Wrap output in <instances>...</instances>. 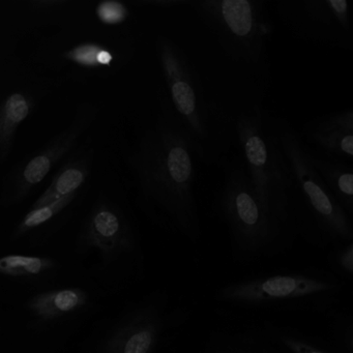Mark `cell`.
<instances>
[{"label": "cell", "mask_w": 353, "mask_h": 353, "mask_svg": "<svg viewBox=\"0 0 353 353\" xmlns=\"http://www.w3.org/2000/svg\"><path fill=\"white\" fill-rule=\"evenodd\" d=\"M112 297L88 281L0 303V353H65Z\"/></svg>", "instance_id": "1"}, {"label": "cell", "mask_w": 353, "mask_h": 353, "mask_svg": "<svg viewBox=\"0 0 353 353\" xmlns=\"http://www.w3.org/2000/svg\"><path fill=\"white\" fill-rule=\"evenodd\" d=\"M65 254L86 266L112 296L143 282L148 258L127 214L109 203L97 204L80 222Z\"/></svg>", "instance_id": "2"}, {"label": "cell", "mask_w": 353, "mask_h": 353, "mask_svg": "<svg viewBox=\"0 0 353 353\" xmlns=\"http://www.w3.org/2000/svg\"><path fill=\"white\" fill-rule=\"evenodd\" d=\"M188 313L166 291H148L115 313L99 316L72 353H156Z\"/></svg>", "instance_id": "3"}, {"label": "cell", "mask_w": 353, "mask_h": 353, "mask_svg": "<svg viewBox=\"0 0 353 353\" xmlns=\"http://www.w3.org/2000/svg\"><path fill=\"white\" fill-rule=\"evenodd\" d=\"M223 216L237 261L274 257L294 243L296 225L288 203L262 195L251 181L232 183L223 200Z\"/></svg>", "instance_id": "4"}, {"label": "cell", "mask_w": 353, "mask_h": 353, "mask_svg": "<svg viewBox=\"0 0 353 353\" xmlns=\"http://www.w3.org/2000/svg\"><path fill=\"white\" fill-rule=\"evenodd\" d=\"M342 285L324 272L270 274L230 283L221 287L216 299L241 307H268L295 301H320L339 294Z\"/></svg>", "instance_id": "5"}, {"label": "cell", "mask_w": 353, "mask_h": 353, "mask_svg": "<svg viewBox=\"0 0 353 353\" xmlns=\"http://www.w3.org/2000/svg\"><path fill=\"white\" fill-rule=\"evenodd\" d=\"M88 281H96L88 268L65 254L0 249V303Z\"/></svg>", "instance_id": "6"}, {"label": "cell", "mask_w": 353, "mask_h": 353, "mask_svg": "<svg viewBox=\"0 0 353 353\" xmlns=\"http://www.w3.org/2000/svg\"><path fill=\"white\" fill-rule=\"evenodd\" d=\"M241 145L251 171V183L262 195L278 201L287 202L283 195V174L279 157L265 134L254 125H245L241 133Z\"/></svg>", "instance_id": "7"}, {"label": "cell", "mask_w": 353, "mask_h": 353, "mask_svg": "<svg viewBox=\"0 0 353 353\" xmlns=\"http://www.w3.org/2000/svg\"><path fill=\"white\" fill-rule=\"evenodd\" d=\"M293 168H296L297 181L301 185L303 197L313 212V216L319 223L320 228L328 235L343 241H352L353 231L344 208L336 201L326 185L316 174H311L301 161L294 157L290 158Z\"/></svg>", "instance_id": "8"}, {"label": "cell", "mask_w": 353, "mask_h": 353, "mask_svg": "<svg viewBox=\"0 0 353 353\" xmlns=\"http://www.w3.org/2000/svg\"><path fill=\"white\" fill-rule=\"evenodd\" d=\"M205 353H287L279 344L274 327L214 330L208 336Z\"/></svg>", "instance_id": "9"}, {"label": "cell", "mask_w": 353, "mask_h": 353, "mask_svg": "<svg viewBox=\"0 0 353 353\" xmlns=\"http://www.w3.org/2000/svg\"><path fill=\"white\" fill-rule=\"evenodd\" d=\"M77 132H69L57 138L46 150L32 158L22 169L15 181V201L23 199L26 194L40 183L50 172L52 167L72 148Z\"/></svg>", "instance_id": "10"}, {"label": "cell", "mask_w": 353, "mask_h": 353, "mask_svg": "<svg viewBox=\"0 0 353 353\" xmlns=\"http://www.w3.org/2000/svg\"><path fill=\"white\" fill-rule=\"evenodd\" d=\"M32 102L26 94H11L0 106V158L9 154L18 127L28 119Z\"/></svg>", "instance_id": "11"}, {"label": "cell", "mask_w": 353, "mask_h": 353, "mask_svg": "<svg viewBox=\"0 0 353 353\" xmlns=\"http://www.w3.org/2000/svg\"><path fill=\"white\" fill-rule=\"evenodd\" d=\"M223 24L229 34L239 39L250 38L255 34V10L247 0H226L218 3Z\"/></svg>", "instance_id": "12"}, {"label": "cell", "mask_w": 353, "mask_h": 353, "mask_svg": "<svg viewBox=\"0 0 353 353\" xmlns=\"http://www.w3.org/2000/svg\"><path fill=\"white\" fill-rule=\"evenodd\" d=\"M88 174V165L83 162H74L68 165L53 179L50 187L37 200L32 208L50 203L55 200L77 193Z\"/></svg>", "instance_id": "13"}, {"label": "cell", "mask_w": 353, "mask_h": 353, "mask_svg": "<svg viewBox=\"0 0 353 353\" xmlns=\"http://www.w3.org/2000/svg\"><path fill=\"white\" fill-rule=\"evenodd\" d=\"M167 65L172 68L175 74L168 72L169 77L171 82V97H172L173 104L175 108L179 111L181 117L194 121L196 119V110H197V105H196V94L194 88H192L191 83L187 79H183V75L179 73L176 67L173 65L172 59H167Z\"/></svg>", "instance_id": "14"}, {"label": "cell", "mask_w": 353, "mask_h": 353, "mask_svg": "<svg viewBox=\"0 0 353 353\" xmlns=\"http://www.w3.org/2000/svg\"><path fill=\"white\" fill-rule=\"evenodd\" d=\"M67 57L76 65L92 69L109 67L114 61V57L108 49L92 43L75 47L67 53Z\"/></svg>", "instance_id": "15"}, {"label": "cell", "mask_w": 353, "mask_h": 353, "mask_svg": "<svg viewBox=\"0 0 353 353\" xmlns=\"http://www.w3.org/2000/svg\"><path fill=\"white\" fill-rule=\"evenodd\" d=\"M323 172L327 177V188L330 187L332 195L334 196V192L336 193V201L341 204L342 208H346L350 212L352 210L353 197L352 172L345 170V169L336 170L334 167L332 169L324 167Z\"/></svg>", "instance_id": "16"}, {"label": "cell", "mask_w": 353, "mask_h": 353, "mask_svg": "<svg viewBox=\"0 0 353 353\" xmlns=\"http://www.w3.org/2000/svg\"><path fill=\"white\" fill-rule=\"evenodd\" d=\"M274 330L279 344L288 353H328L286 330Z\"/></svg>", "instance_id": "17"}, {"label": "cell", "mask_w": 353, "mask_h": 353, "mask_svg": "<svg viewBox=\"0 0 353 353\" xmlns=\"http://www.w3.org/2000/svg\"><path fill=\"white\" fill-rule=\"evenodd\" d=\"M97 15L101 21L106 24H117L125 19L127 12L121 3L115 1H105L100 3L97 9Z\"/></svg>", "instance_id": "18"}, {"label": "cell", "mask_w": 353, "mask_h": 353, "mask_svg": "<svg viewBox=\"0 0 353 353\" xmlns=\"http://www.w3.org/2000/svg\"><path fill=\"white\" fill-rule=\"evenodd\" d=\"M334 262L336 268L347 278H350L353 274V243L349 241L345 247L336 252Z\"/></svg>", "instance_id": "19"}]
</instances>
